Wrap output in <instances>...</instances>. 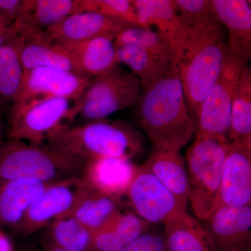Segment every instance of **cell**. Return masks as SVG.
Wrapping results in <instances>:
<instances>
[{
	"label": "cell",
	"mask_w": 251,
	"mask_h": 251,
	"mask_svg": "<svg viewBox=\"0 0 251 251\" xmlns=\"http://www.w3.org/2000/svg\"><path fill=\"white\" fill-rule=\"evenodd\" d=\"M135 105L138 128L151 140L153 150L181 151L192 138L194 123L176 67L142 87Z\"/></svg>",
	"instance_id": "obj_1"
},
{
	"label": "cell",
	"mask_w": 251,
	"mask_h": 251,
	"mask_svg": "<svg viewBox=\"0 0 251 251\" xmlns=\"http://www.w3.org/2000/svg\"><path fill=\"white\" fill-rule=\"evenodd\" d=\"M227 51L226 29L214 16L188 27L175 52L173 67L179 72L194 124L201 105L221 74Z\"/></svg>",
	"instance_id": "obj_2"
},
{
	"label": "cell",
	"mask_w": 251,
	"mask_h": 251,
	"mask_svg": "<svg viewBox=\"0 0 251 251\" xmlns=\"http://www.w3.org/2000/svg\"><path fill=\"white\" fill-rule=\"evenodd\" d=\"M46 144L86 161L107 157L133 160L143 154L145 148L140 129L129 122L108 118L69 127Z\"/></svg>",
	"instance_id": "obj_3"
},
{
	"label": "cell",
	"mask_w": 251,
	"mask_h": 251,
	"mask_svg": "<svg viewBox=\"0 0 251 251\" xmlns=\"http://www.w3.org/2000/svg\"><path fill=\"white\" fill-rule=\"evenodd\" d=\"M85 162L48 144L9 139L0 147V184L11 181L53 184L81 176Z\"/></svg>",
	"instance_id": "obj_4"
},
{
	"label": "cell",
	"mask_w": 251,
	"mask_h": 251,
	"mask_svg": "<svg viewBox=\"0 0 251 251\" xmlns=\"http://www.w3.org/2000/svg\"><path fill=\"white\" fill-rule=\"evenodd\" d=\"M230 142L196 133L186 152L188 202L196 218L206 221L216 209L225 158Z\"/></svg>",
	"instance_id": "obj_5"
},
{
	"label": "cell",
	"mask_w": 251,
	"mask_h": 251,
	"mask_svg": "<svg viewBox=\"0 0 251 251\" xmlns=\"http://www.w3.org/2000/svg\"><path fill=\"white\" fill-rule=\"evenodd\" d=\"M80 97H55L10 113L9 139L44 144L70 127L79 115Z\"/></svg>",
	"instance_id": "obj_6"
},
{
	"label": "cell",
	"mask_w": 251,
	"mask_h": 251,
	"mask_svg": "<svg viewBox=\"0 0 251 251\" xmlns=\"http://www.w3.org/2000/svg\"><path fill=\"white\" fill-rule=\"evenodd\" d=\"M141 90L138 77L117 67L92 79L81 96L78 116L85 122L108 118L112 114L135 105Z\"/></svg>",
	"instance_id": "obj_7"
},
{
	"label": "cell",
	"mask_w": 251,
	"mask_h": 251,
	"mask_svg": "<svg viewBox=\"0 0 251 251\" xmlns=\"http://www.w3.org/2000/svg\"><path fill=\"white\" fill-rule=\"evenodd\" d=\"M249 62L227 51L222 70L200 109L195 122L196 133L228 140L232 100L238 80Z\"/></svg>",
	"instance_id": "obj_8"
},
{
	"label": "cell",
	"mask_w": 251,
	"mask_h": 251,
	"mask_svg": "<svg viewBox=\"0 0 251 251\" xmlns=\"http://www.w3.org/2000/svg\"><path fill=\"white\" fill-rule=\"evenodd\" d=\"M92 79L56 68L38 67L25 71L10 113L47 99L78 98Z\"/></svg>",
	"instance_id": "obj_9"
},
{
	"label": "cell",
	"mask_w": 251,
	"mask_h": 251,
	"mask_svg": "<svg viewBox=\"0 0 251 251\" xmlns=\"http://www.w3.org/2000/svg\"><path fill=\"white\" fill-rule=\"evenodd\" d=\"M126 196L132 211L150 225H165L186 211L174 195L143 165L137 167Z\"/></svg>",
	"instance_id": "obj_10"
},
{
	"label": "cell",
	"mask_w": 251,
	"mask_h": 251,
	"mask_svg": "<svg viewBox=\"0 0 251 251\" xmlns=\"http://www.w3.org/2000/svg\"><path fill=\"white\" fill-rule=\"evenodd\" d=\"M90 188L81 176L50 184L32 203L16 232L29 235L69 215Z\"/></svg>",
	"instance_id": "obj_11"
},
{
	"label": "cell",
	"mask_w": 251,
	"mask_h": 251,
	"mask_svg": "<svg viewBox=\"0 0 251 251\" xmlns=\"http://www.w3.org/2000/svg\"><path fill=\"white\" fill-rule=\"evenodd\" d=\"M251 204V148L230 143L223 167L216 209Z\"/></svg>",
	"instance_id": "obj_12"
},
{
	"label": "cell",
	"mask_w": 251,
	"mask_h": 251,
	"mask_svg": "<svg viewBox=\"0 0 251 251\" xmlns=\"http://www.w3.org/2000/svg\"><path fill=\"white\" fill-rule=\"evenodd\" d=\"M205 227L216 251H250L251 206L217 208L206 220Z\"/></svg>",
	"instance_id": "obj_13"
},
{
	"label": "cell",
	"mask_w": 251,
	"mask_h": 251,
	"mask_svg": "<svg viewBox=\"0 0 251 251\" xmlns=\"http://www.w3.org/2000/svg\"><path fill=\"white\" fill-rule=\"evenodd\" d=\"M133 160L107 157L87 160L81 178L92 189L121 201L137 170Z\"/></svg>",
	"instance_id": "obj_14"
},
{
	"label": "cell",
	"mask_w": 251,
	"mask_h": 251,
	"mask_svg": "<svg viewBox=\"0 0 251 251\" xmlns=\"http://www.w3.org/2000/svg\"><path fill=\"white\" fill-rule=\"evenodd\" d=\"M131 25L98 13L81 11L64 18L44 34L60 44H73L99 36H116Z\"/></svg>",
	"instance_id": "obj_15"
},
{
	"label": "cell",
	"mask_w": 251,
	"mask_h": 251,
	"mask_svg": "<svg viewBox=\"0 0 251 251\" xmlns=\"http://www.w3.org/2000/svg\"><path fill=\"white\" fill-rule=\"evenodd\" d=\"M211 9L227 29L228 54L249 62L251 57V9L247 0H212Z\"/></svg>",
	"instance_id": "obj_16"
},
{
	"label": "cell",
	"mask_w": 251,
	"mask_h": 251,
	"mask_svg": "<svg viewBox=\"0 0 251 251\" xmlns=\"http://www.w3.org/2000/svg\"><path fill=\"white\" fill-rule=\"evenodd\" d=\"M80 4L81 0H23L12 25L23 38L44 34L64 18L80 12Z\"/></svg>",
	"instance_id": "obj_17"
},
{
	"label": "cell",
	"mask_w": 251,
	"mask_h": 251,
	"mask_svg": "<svg viewBox=\"0 0 251 251\" xmlns=\"http://www.w3.org/2000/svg\"><path fill=\"white\" fill-rule=\"evenodd\" d=\"M133 4L138 25L156 28L155 30L171 45L174 59L175 52L188 27L176 13L173 0H133Z\"/></svg>",
	"instance_id": "obj_18"
},
{
	"label": "cell",
	"mask_w": 251,
	"mask_h": 251,
	"mask_svg": "<svg viewBox=\"0 0 251 251\" xmlns=\"http://www.w3.org/2000/svg\"><path fill=\"white\" fill-rule=\"evenodd\" d=\"M21 58L24 72L34 68L51 67L85 75L72 53L60 43L50 39L44 33L24 38Z\"/></svg>",
	"instance_id": "obj_19"
},
{
	"label": "cell",
	"mask_w": 251,
	"mask_h": 251,
	"mask_svg": "<svg viewBox=\"0 0 251 251\" xmlns=\"http://www.w3.org/2000/svg\"><path fill=\"white\" fill-rule=\"evenodd\" d=\"M113 36L62 44L72 53L84 75L94 78L119 67Z\"/></svg>",
	"instance_id": "obj_20"
},
{
	"label": "cell",
	"mask_w": 251,
	"mask_h": 251,
	"mask_svg": "<svg viewBox=\"0 0 251 251\" xmlns=\"http://www.w3.org/2000/svg\"><path fill=\"white\" fill-rule=\"evenodd\" d=\"M50 184L26 181L0 184V227L16 231L32 203Z\"/></svg>",
	"instance_id": "obj_21"
},
{
	"label": "cell",
	"mask_w": 251,
	"mask_h": 251,
	"mask_svg": "<svg viewBox=\"0 0 251 251\" xmlns=\"http://www.w3.org/2000/svg\"><path fill=\"white\" fill-rule=\"evenodd\" d=\"M151 225L133 211H121L108 225L93 232L87 251H121L150 230Z\"/></svg>",
	"instance_id": "obj_22"
},
{
	"label": "cell",
	"mask_w": 251,
	"mask_h": 251,
	"mask_svg": "<svg viewBox=\"0 0 251 251\" xmlns=\"http://www.w3.org/2000/svg\"><path fill=\"white\" fill-rule=\"evenodd\" d=\"M143 165L186 208L188 203L187 168L180 151L152 149Z\"/></svg>",
	"instance_id": "obj_23"
},
{
	"label": "cell",
	"mask_w": 251,
	"mask_h": 251,
	"mask_svg": "<svg viewBox=\"0 0 251 251\" xmlns=\"http://www.w3.org/2000/svg\"><path fill=\"white\" fill-rule=\"evenodd\" d=\"M164 226L168 251H217L205 226L186 211Z\"/></svg>",
	"instance_id": "obj_24"
},
{
	"label": "cell",
	"mask_w": 251,
	"mask_h": 251,
	"mask_svg": "<svg viewBox=\"0 0 251 251\" xmlns=\"http://www.w3.org/2000/svg\"><path fill=\"white\" fill-rule=\"evenodd\" d=\"M13 29L11 37L0 49V112L8 108L11 110L21 88L24 72L21 58L24 38L14 27Z\"/></svg>",
	"instance_id": "obj_25"
},
{
	"label": "cell",
	"mask_w": 251,
	"mask_h": 251,
	"mask_svg": "<svg viewBox=\"0 0 251 251\" xmlns=\"http://www.w3.org/2000/svg\"><path fill=\"white\" fill-rule=\"evenodd\" d=\"M119 64H125L139 79L142 87L166 75L173 63L136 44L115 45Z\"/></svg>",
	"instance_id": "obj_26"
},
{
	"label": "cell",
	"mask_w": 251,
	"mask_h": 251,
	"mask_svg": "<svg viewBox=\"0 0 251 251\" xmlns=\"http://www.w3.org/2000/svg\"><path fill=\"white\" fill-rule=\"evenodd\" d=\"M122 211L121 201L90 188L68 216L95 232L105 227Z\"/></svg>",
	"instance_id": "obj_27"
},
{
	"label": "cell",
	"mask_w": 251,
	"mask_h": 251,
	"mask_svg": "<svg viewBox=\"0 0 251 251\" xmlns=\"http://www.w3.org/2000/svg\"><path fill=\"white\" fill-rule=\"evenodd\" d=\"M229 140L251 148V70L247 65L239 77L232 100Z\"/></svg>",
	"instance_id": "obj_28"
},
{
	"label": "cell",
	"mask_w": 251,
	"mask_h": 251,
	"mask_svg": "<svg viewBox=\"0 0 251 251\" xmlns=\"http://www.w3.org/2000/svg\"><path fill=\"white\" fill-rule=\"evenodd\" d=\"M93 232L71 216L55 220L49 225L46 239L68 251H87Z\"/></svg>",
	"instance_id": "obj_29"
},
{
	"label": "cell",
	"mask_w": 251,
	"mask_h": 251,
	"mask_svg": "<svg viewBox=\"0 0 251 251\" xmlns=\"http://www.w3.org/2000/svg\"><path fill=\"white\" fill-rule=\"evenodd\" d=\"M133 44L150 50L161 58L173 62L172 48L168 41L155 29L131 25L115 38V44Z\"/></svg>",
	"instance_id": "obj_30"
},
{
	"label": "cell",
	"mask_w": 251,
	"mask_h": 251,
	"mask_svg": "<svg viewBox=\"0 0 251 251\" xmlns=\"http://www.w3.org/2000/svg\"><path fill=\"white\" fill-rule=\"evenodd\" d=\"M81 11H92L138 25L133 0H81Z\"/></svg>",
	"instance_id": "obj_31"
},
{
	"label": "cell",
	"mask_w": 251,
	"mask_h": 251,
	"mask_svg": "<svg viewBox=\"0 0 251 251\" xmlns=\"http://www.w3.org/2000/svg\"><path fill=\"white\" fill-rule=\"evenodd\" d=\"M173 2L176 13L187 27L215 16L209 0H173Z\"/></svg>",
	"instance_id": "obj_32"
},
{
	"label": "cell",
	"mask_w": 251,
	"mask_h": 251,
	"mask_svg": "<svg viewBox=\"0 0 251 251\" xmlns=\"http://www.w3.org/2000/svg\"><path fill=\"white\" fill-rule=\"evenodd\" d=\"M121 251H168L163 234L148 230Z\"/></svg>",
	"instance_id": "obj_33"
},
{
	"label": "cell",
	"mask_w": 251,
	"mask_h": 251,
	"mask_svg": "<svg viewBox=\"0 0 251 251\" xmlns=\"http://www.w3.org/2000/svg\"><path fill=\"white\" fill-rule=\"evenodd\" d=\"M23 0H0V18L9 25L14 24L22 7Z\"/></svg>",
	"instance_id": "obj_34"
},
{
	"label": "cell",
	"mask_w": 251,
	"mask_h": 251,
	"mask_svg": "<svg viewBox=\"0 0 251 251\" xmlns=\"http://www.w3.org/2000/svg\"><path fill=\"white\" fill-rule=\"evenodd\" d=\"M0 251H14V248L9 238L1 230H0Z\"/></svg>",
	"instance_id": "obj_35"
},
{
	"label": "cell",
	"mask_w": 251,
	"mask_h": 251,
	"mask_svg": "<svg viewBox=\"0 0 251 251\" xmlns=\"http://www.w3.org/2000/svg\"><path fill=\"white\" fill-rule=\"evenodd\" d=\"M14 29L12 25L4 29H0V49L6 44L12 34Z\"/></svg>",
	"instance_id": "obj_36"
},
{
	"label": "cell",
	"mask_w": 251,
	"mask_h": 251,
	"mask_svg": "<svg viewBox=\"0 0 251 251\" xmlns=\"http://www.w3.org/2000/svg\"><path fill=\"white\" fill-rule=\"evenodd\" d=\"M43 248H44V251H68L54 245L47 239H44V242H43Z\"/></svg>",
	"instance_id": "obj_37"
},
{
	"label": "cell",
	"mask_w": 251,
	"mask_h": 251,
	"mask_svg": "<svg viewBox=\"0 0 251 251\" xmlns=\"http://www.w3.org/2000/svg\"><path fill=\"white\" fill-rule=\"evenodd\" d=\"M4 124L1 117V112H0V147L4 143Z\"/></svg>",
	"instance_id": "obj_38"
},
{
	"label": "cell",
	"mask_w": 251,
	"mask_h": 251,
	"mask_svg": "<svg viewBox=\"0 0 251 251\" xmlns=\"http://www.w3.org/2000/svg\"><path fill=\"white\" fill-rule=\"evenodd\" d=\"M9 25L7 24L4 21H3L2 19L0 18V29H4V28H6L9 27Z\"/></svg>",
	"instance_id": "obj_39"
},
{
	"label": "cell",
	"mask_w": 251,
	"mask_h": 251,
	"mask_svg": "<svg viewBox=\"0 0 251 251\" xmlns=\"http://www.w3.org/2000/svg\"></svg>",
	"instance_id": "obj_40"
}]
</instances>
